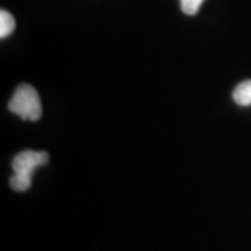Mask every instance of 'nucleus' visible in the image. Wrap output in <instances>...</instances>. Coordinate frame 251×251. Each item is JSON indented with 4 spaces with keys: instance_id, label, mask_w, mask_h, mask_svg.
I'll list each match as a JSON object with an SVG mask.
<instances>
[{
    "instance_id": "1",
    "label": "nucleus",
    "mask_w": 251,
    "mask_h": 251,
    "mask_svg": "<svg viewBox=\"0 0 251 251\" xmlns=\"http://www.w3.org/2000/svg\"><path fill=\"white\" fill-rule=\"evenodd\" d=\"M49 161V155L45 151H23L13 159L14 175L10 179V186L16 191H25L31 187L32 175L36 168L45 165Z\"/></svg>"
},
{
    "instance_id": "2",
    "label": "nucleus",
    "mask_w": 251,
    "mask_h": 251,
    "mask_svg": "<svg viewBox=\"0 0 251 251\" xmlns=\"http://www.w3.org/2000/svg\"><path fill=\"white\" fill-rule=\"evenodd\" d=\"M9 110L24 120H38L42 116L41 98L32 85L21 84L9 102Z\"/></svg>"
},
{
    "instance_id": "3",
    "label": "nucleus",
    "mask_w": 251,
    "mask_h": 251,
    "mask_svg": "<svg viewBox=\"0 0 251 251\" xmlns=\"http://www.w3.org/2000/svg\"><path fill=\"white\" fill-rule=\"evenodd\" d=\"M233 100L239 106H250L251 105V80L240 82L233 91Z\"/></svg>"
},
{
    "instance_id": "4",
    "label": "nucleus",
    "mask_w": 251,
    "mask_h": 251,
    "mask_svg": "<svg viewBox=\"0 0 251 251\" xmlns=\"http://www.w3.org/2000/svg\"><path fill=\"white\" fill-rule=\"evenodd\" d=\"M16 28V20L10 14L9 11L1 10L0 11V38L4 39L14 31Z\"/></svg>"
},
{
    "instance_id": "5",
    "label": "nucleus",
    "mask_w": 251,
    "mask_h": 251,
    "mask_svg": "<svg viewBox=\"0 0 251 251\" xmlns=\"http://www.w3.org/2000/svg\"><path fill=\"white\" fill-rule=\"evenodd\" d=\"M202 1L204 0H181V10L188 16H194L198 13Z\"/></svg>"
}]
</instances>
